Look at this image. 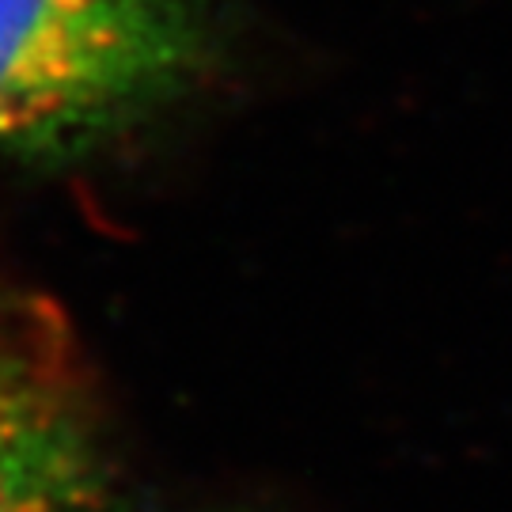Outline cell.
<instances>
[{"instance_id": "cell-1", "label": "cell", "mask_w": 512, "mask_h": 512, "mask_svg": "<svg viewBox=\"0 0 512 512\" xmlns=\"http://www.w3.org/2000/svg\"><path fill=\"white\" fill-rule=\"evenodd\" d=\"M213 46L205 0H0V156L118 141L179 103Z\"/></svg>"}, {"instance_id": "cell-2", "label": "cell", "mask_w": 512, "mask_h": 512, "mask_svg": "<svg viewBox=\"0 0 512 512\" xmlns=\"http://www.w3.org/2000/svg\"><path fill=\"white\" fill-rule=\"evenodd\" d=\"M0 512H107V471L61 387L0 410Z\"/></svg>"}, {"instance_id": "cell-3", "label": "cell", "mask_w": 512, "mask_h": 512, "mask_svg": "<svg viewBox=\"0 0 512 512\" xmlns=\"http://www.w3.org/2000/svg\"><path fill=\"white\" fill-rule=\"evenodd\" d=\"M50 387H61V376L46 319L0 293V410Z\"/></svg>"}]
</instances>
